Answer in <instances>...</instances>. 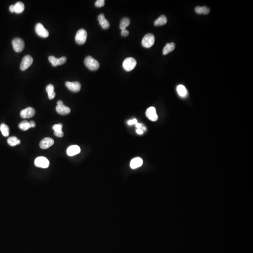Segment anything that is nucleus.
I'll use <instances>...</instances> for the list:
<instances>
[{"instance_id":"nucleus-30","label":"nucleus","mask_w":253,"mask_h":253,"mask_svg":"<svg viewBox=\"0 0 253 253\" xmlns=\"http://www.w3.org/2000/svg\"><path fill=\"white\" fill-rule=\"evenodd\" d=\"M67 58L64 56L58 59V65H63L66 63Z\"/></svg>"},{"instance_id":"nucleus-23","label":"nucleus","mask_w":253,"mask_h":253,"mask_svg":"<svg viewBox=\"0 0 253 253\" xmlns=\"http://www.w3.org/2000/svg\"><path fill=\"white\" fill-rule=\"evenodd\" d=\"M130 23V20L128 18H123L121 19L120 22V28L121 30H123L126 29L129 26Z\"/></svg>"},{"instance_id":"nucleus-24","label":"nucleus","mask_w":253,"mask_h":253,"mask_svg":"<svg viewBox=\"0 0 253 253\" xmlns=\"http://www.w3.org/2000/svg\"><path fill=\"white\" fill-rule=\"evenodd\" d=\"M177 93L182 97H185L187 95L188 92L185 86L183 85H179L177 87Z\"/></svg>"},{"instance_id":"nucleus-9","label":"nucleus","mask_w":253,"mask_h":253,"mask_svg":"<svg viewBox=\"0 0 253 253\" xmlns=\"http://www.w3.org/2000/svg\"><path fill=\"white\" fill-rule=\"evenodd\" d=\"M65 85L68 88V90L74 93H77L79 91L81 87V84L78 82H66Z\"/></svg>"},{"instance_id":"nucleus-2","label":"nucleus","mask_w":253,"mask_h":253,"mask_svg":"<svg viewBox=\"0 0 253 253\" xmlns=\"http://www.w3.org/2000/svg\"><path fill=\"white\" fill-rule=\"evenodd\" d=\"M137 65V61L132 57L127 58L123 61L122 67L127 71H130L134 69Z\"/></svg>"},{"instance_id":"nucleus-38","label":"nucleus","mask_w":253,"mask_h":253,"mask_svg":"<svg viewBox=\"0 0 253 253\" xmlns=\"http://www.w3.org/2000/svg\"><path fill=\"white\" fill-rule=\"evenodd\" d=\"M140 129H141L143 131V132L144 131H146V127H145L144 126H143V124L142 125V126H141V128H140Z\"/></svg>"},{"instance_id":"nucleus-34","label":"nucleus","mask_w":253,"mask_h":253,"mask_svg":"<svg viewBox=\"0 0 253 253\" xmlns=\"http://www.w3.org/2000/svg\"><path fill=\"white\" fill-rule=\"evenodd\" d=\"M136 131H137V133L138 134L142 135L143 134V131L141 129H137Z\"/></svg>"},{"instance_id":"nucleus-37","label":"nucleus","mask_w":253,"mask_h":253,"mask_svg":"<svg viewBox=\"0 0 253 253\" xmlns=\"http://www.w3.org/2000/svg\"><path fill=\"white\" fill-rule=\"evenodd\" d=\"M142 124L141 123H137L135 124V127H137L138 129H140L141 128V126H142Z\"/></svg>"},{"instance_id":"nucleus-16","label":"nucleus","mask_w":253,"mask_h":253,"mask_svg":"<svg viewBox=\"0 0 253 253\" xmlns=\"http://www.w3.org/2000/svg\"><path fill=\"white\" fill-rule=\"evenodd\" d=\"M63 124L59 123L58 124H55L53 126V129L54 130V134L56 137L62 138L64 135L63 132L62 131Z\"/></svg>"},{"instance_id":"nucleus-18","label":"nucleus","mask_w":253,"mask_h":253,"mask_svg":"<svg viewBox=\"0 0 253 253\" xmlns=\"http://www.w3.org/2000/svg\"><path fill=\"white\" fill-rule=\"evenodd\" d=\"M175 48V44L174 42L171 43H167L164 47L163 50V54L164 55H166L170 52H172Z\"/></svg>"},{"instance_id":"nucleus-35","label":"nucleus","mask_w":253,"mask_h":253,"mask_svg":"<svg viewBox=\"0 0 253 253\" xmlns=\"http://www.w3.org/2000/svg\"><path fill=\"white\" fill-rule=\"evenodd\" d=\"M57 106H62V105H64V104L62 100H59L57 102Z\"/></svg>"},{"instance_id":"nucleus-1","label":"nucleus","mask_w":253,"mask_h":253,"mask_svg":"<svg viewBox=\"0 0 253 253\" xmlns=\"http://www.w3.org/2000/svg\"><path fill=\"white\" fill-rule=\"evenodd\" d=\"M85 64L86 67L90 71H97L99 67V62L90 56H87L85 58Z\"/></svg>"},{"instance_id":"nucleus-20","label":"nucleus","mask_w":253,"mask_h":253,"mask_svg":"<svg viewBox=\"0 0 253 253\" xmlns=\"http://www.w3.org/2000/svg\"><path fill=\"white\" fill-rule=\"evenodd\" d=\"M24 8V5L23 2L20 1L17 2L14 5V12L17 14L21 13L23 12Z\"/></svg>"},{"instance_id":"nucleus-22","label":"nucleus","mask_w":253,"mask_h":253,"mask_svg":"<svg viewBox=\"0 0 253 253\" xmlns=\"http://www.w3.org/2000/svg\"><path fill=\"white\" fill-rule=\"evenodd\" d=\"M167 18L165 15H161L155 21H154V25L158 26H161V25H165L167 23Z\"/></svg>"},{"instance_id":"nucleus-32","label":"nucleus","mask_w":253,"mask_h":253,"mask_svg":"<svg viewBox=\"0 0 253 253\" xmlns=\"http://www.w3.org/2000/svg\"><path fill=\"white\" fill-rule=\"evenodd\" d=\"M121 35L123 37L128 36L129 35V32L128 31V30H127L126 29L122 30V31H121Z\"/></svg>"},{"instance_id":"nucleus-33","label":"nucleus","mask_w":253,"mask_h":253,"mask_svg":"<svg viewBox=\"0 0 253 253\" xmlns=\"http://www.w3.org/2000/svg\"><path fill=\"white\" fill-rule=\"evenodd\" d=\"M29 123H30V125L31 126V128H34V127H35L36 126V124L33 121H31L29 122Z\"/></svg>"},{"instance_id":"nucleus-28","label":"nucleus","mask_w":253,"mask_h":253,"mask_svg":"<svg viewBox=\"0 0 253 253\" xmlns=\"http://www.w3.org/2000/svg\"><path fill=\"white\" fill-rule=\"evenodd\" d=\"M49 60L50 63L54 67H56L58 65V58H57L54 56H50Z\"/></svg>"},{"instance_id":"nucleus-19","label":"nucleus","mask_w":253,"mask_h":253,"mask_svg":"<svg viewBox=\"0 0 253 253\" xmlns=\"http://www.w3.org/2000/svg\"><path fill=\"white\" fill-rule=\"evenodd\" d=\"M54 89V86L52 84H49L46 86V91L48 94L49 99H53L55 98V93Z\"/></svg>"},{"instance_id":"nucleus-21","label":"nucleus","mask_w":253,"mask_h":253,"mask_svg":"<svg viewBox=\"0 0 253 253\" xmlns=\"http://www.w3.org/2000/svg\"><path fill=\"white\" fill-rule=\"evenodd\" d=\"M195 10L198 14L207 15L210 12V9L206 6H197L195 8Z\"/></svg>"},{"instance_id":"nucleus-26","label":"nucleus","mask_w":253,"mask_h":253,"mask_svg":"<svg viewBox=\"0 0 253 253\" xmlns=\"http://www.w3.org/2000/svg\"><path fill=\"white\" fill-rule=\"evenodd\" d=\"M0 130L4 137H7L10 134V129L9 127L4 123H2L0 125Z\"/></svg>"},{"instance_id":"nucleus-4","label":"nucleus","mask_w":253,"mask_h":253,"mask_svg":"<svg viewBox=\"0 0 253 253\" xmlns=\"http://www.w3.org/2000/svg\"><path fill=\"white\" fill-rule=\"evenodd\" d=\"M155 42V37L152 33L145 35L142 40V44L143 47L150 48L154 45Z\"/></svg>"},{"instance_id":"nucleus-25","label":"nucleus","mask_w":253,"mask_h":253,"mask_svg":"<svg viewBox=\"0 0 253 253\" xmlns=\"http://www.w3.org/2000/svg\"><path fill=\"white\" fill-rule=\"evenodd\" d=\"M7 142L10 146H15V145L20 144L21 141L17 137H11L8 139Z\"/></svg>"},{"instance_id":"nucleus-31","label":"nucleus","mask_w":253,"mask_h":253,"mask_svg":"<svg viewBox=\"0 0 253 253\" xmlns=\"http://www.w3.org/2000/svg\"><path fill=\"white\" fill-rule=\"evenodd\" d=\"M138 123V121L136 119H134L133 120H129L128 121V124L129 125H132L133 124H135Z\"/></svg>"},{"instance_id":"nucleus-12","label":"nucleus","mask_w":253,"mask_h":253,"mask_svg":"<svg viewBox=\"0 0 253 253\" xmlns=\"http://www.w3.org/2000/svg\"><path fill=\"white\" fill-rule=\"evenodd\" d=\"M54 141L50 138H45L43 139L40 143V146L42 149H46L52 146L54 144Z\"/></svg>"},{"instance_id":"nucleus-14","label":"nucleus","mask_w":253,"mask_h":253,"mask_svg":"<svg viewBox=\"0 0 253 253\" xmlns=\"http://www.w3.org/2000/svg\"><path fill=\"white\" fill-rule=\"evenodd\" d=\"M80 148L78 145H73L68 148L67 150V153L69 156H73L76 154H79L80 152Z\"/></svg>"},{"instance_id":"nucleus-11","label":"nucleus","mask_w":253,"mask_h":253,"mask_svg":"<svg viewBox=\"0 0 253 253\" xmlns=\"http://www.w3.org/2000/svg\"><path fill=\"white\" fill-rule=\"evenodd\" d=\"M35 111L34 108L31 107H28L22 110L20 112V116L24 119L32 118L35 115Z\"/></svg>"},{"instance_id":"nucleus-5","label":"nucleus","mask_w":253,"mask_h":253,"mask_svg":"<svg viewBox=\"0 0 253 253\" xmlns=\"http://www.w3.org/2000/svg\"><path fill=\"white\" fill-rule=\"evenodd\" d=\"M12 44L14 50L18 53L23 50L25 46L23 40L19 38H15L12 40Z\"/></svg>"},{"instance_id":"nucleus-7","label":"nucleus","mask_w":253,"mask_h":253,"mask_svg":"<svg viewBox=\"0 0 253 253\" xmlns=\"http://www.w3.org/2000/svg\"><path fill=\"white\" fill-rule=\"evenodd\" d=\"M34 164L37 167H40L42 168H46L49 165V161L44 157H39L35 159Z\"/></svg>"},{"instance_id":"nucleus-6","label":"nucleus","mask_w":253,"mask_h":253,"mask_svg":"<svg viewBox=\"0 0 253 253\" xmlns=\"http://www.w3.org/2000/svg\"><path fill=\"white\" fill-rule=\"evenodd\" d=\"M35 30L36 33L39 36L44 38L49 37V32L44 27L42 24L40 23L37 24L35 25Z\"/></svg>"},{"instance_id":"nucleus-13","label":"nucleus","mask_w":253,"mask_h":253,"mask_svg":"<svg viewBox=\"0 0 253 253\" xmlns=\"http://www.w3.org/2000/svg\"><path fill=\"white\" fill-rule=\"evenodd\" d=\"M98 19L99 22V24L101 25L103 29H107L110 27V24L108 20L106 19L105 15L103 13L100 14L98 15Z\"/></svg>"},{"instance_id":"nucleus-17","label":"nucleus","mask_w":253,"mask_h":253,"mask_svg":"<svg viewBox=\"0 0 253 253\" xmlns=\"http://www.w3.org/2000/svg\"><path fill=\"white\" fill-rule=\"evenodd\" d=\"M143 164V161L140 157H135L131 160L130 163V166L132 169L137 168L138 167L142 166Z\"/></svg>"},{"instance_id":"nucleus-3","label":"nucleus","mask_w":253,"mask_h":253,"mask_svg":"<svg viewBox=\"0 0 253 253\" xmlns=\"http://www.w3.org/2000/svg\"><path fill=\"white\" fill-rule=\"evenodd\" d=\"M87 37L86 31L85 29H81L78 30L76 33L75 40L77 44L82 45L86 42Z\"/></svg>"},{"instance_id":"nucleus-36","label":"nucleus","mask_w":253,"mask_h":253,"mask_svg":"<svg viewBox=\"0 0 253 253\" xmlns=\"http://www.w3.org/2000/svg\"><path fill=\"white\" fill-rule=\"evenodd\" d=\"M9 9H10V12H12V13H13L14 5H10V8H9Z\"/></svg>"},{"instance_id":"nucleus-27","label":"nucleus","mask_w":253,"mask_h":253,"mask_svg":"<svg viewBox=\"0 0 253 253\" xmlns=\"http://www.w3.org/2000/svg\"><path fill=\"white\" fill-rule=\"evenodd\" d=\"M19 129H21V130L23 131H26L30 129L31 126L30 125V123L28 121H24L19 123L18 125Z\"/></svg>"},{"instance_id":"nucleus-10","label":"nucleus","mask_w":253,"mask_h":253,"mask_svg":"<svg viewBox=\"0 0 253 253\" xmlns=\"http://www.w3.org/2000/svg\"><path fill=\"white\" fill-rule=\"evenodd\" d=\"M146 115L149 120L152 121H155L158 119L155 108L153 107H150L146 112Z\"/></svg>"},{"instance_id":"nucleus-15","label":"nucleus","mask_w":253,"mask_h":253,"mask_svg":"<svg viewBox=\"0 0 253 253\" xmlns=\"http://www.w3.org/2000/svg\"><path fill=\"white\" fill-rule=\"evenodd\" d=\"M56 110L58 113L60 115H67L71 113V109L68 107L65 106V105H62V106H57L56 107Z\"/></svg>"},{"instance_id":"nucleus-8","label":"nucleus","mask_w":253,"mask_h":253,"mask_svg":"<svg viewBox=\"0 0 253 253\" xmlns=\"http://www.w3.org/2000/svg\"><path fill=\"white\" fill-rule=\"evenodd\" d=\"M33 58L29 55H26L24 57L20 64V68L22 71L27 69L33 63Z\"/></svg>"},{"instance_id":"nucleus-29","label":"nucleus","mask_w":253,"mask_h":253,"mask_svg":"<svg viewBox=\"0 0 253 253\" xmlns=\"http://www.w3.org/2000/svg\"><path fill=\"white\" fill-rule=\"evenodd\" d=\"M95 6L98 8L103 7L105 5V1L104 0H97L95 2Z\"/></svg>"}]
</instances>
